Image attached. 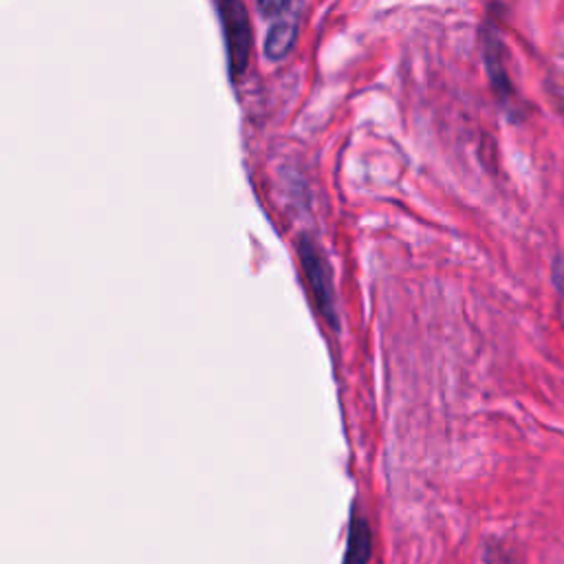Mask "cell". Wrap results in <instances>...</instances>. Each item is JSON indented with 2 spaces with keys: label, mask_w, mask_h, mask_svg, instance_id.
<instances>
[{
  "label": "cell",
  "mask_w": 564,
  "mask_h": 564,
  "mask_svg": "<svg viewBox=\"0 0 564 564\" xmlns=\"http://www.w3.org/2000/svg\"><path fill=\"white\" fill-rule=\"evenodd\" d=\"M220 4H223L229 70H231V77H240L249 64V48H251L249 20L238 0H220Z\"/></svg>",
  "instance_id": "7a4b0ae2"
},
{
  "label": "cell",
  "mask_w": 564,
  "mask_h": 564,
  "mask_svg": "<svg viewBox=\"0 0 564 564\" xmlns=\"http://www.w3.org/2000/svg\"><path fill=\"white\" fill-rule=\"evenodd\" d=\"M370 555V531L364 518H352L350 540L346 549V564H366Z\"/></svg>",
  "instance_id": "277c9868"
},
{
  "label": "cell",
  "mask_w": 564,
  "mask_h": 564,
  "mask_svg": "<svg viewBox=\"0 0 564 564\" xmlns=\"http://www.w3.org/2000/svg\"><path fill=\"white\" fill-rule=\"evenodd\" d=\"M297 37V15H284L271 22L264 40V53L269 59H282Z\"/></svg>",
  "instance_id": "3957f363"
},
{
  "label": "cell",
  "mask_w": 564,
  "mask_h": 564,
  "mask_svg": "<svg viewBox=\"0 0 564 564\" xmlns=\"http://www.w3.org/2000/svg\"><path fill=\"white\" fill-rule=\"evenodd\" d=\"M258 11L271 20L295 15V0H258Z\"/></svg>",
  "instance_id": "5b68a950"
},
{
  "label": "cell",
  "mask_w": 564,
  "mask_h": 564,
  "mask_svg": "<svg viewBox=\"0 0 564 564\" xmlns=\"http://www.w3.org/2000/svg\"><path fill=\"white\" fill-rule=\"evenodd\" d=\"M300 262L304 269V278L315 295L317 308L319 313L330 322L337 324L335 317V302H333V282H330V267L326 262V258L322 256V251L317 249V245L308 238L300 240Z\"/></svg>",
  "instance_id": "6da1fadb"
}]
</instances>
